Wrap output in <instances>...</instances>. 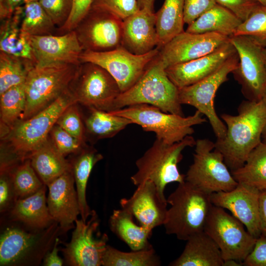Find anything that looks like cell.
Masks as SVG:
<instances>
[{
  "instance_id": "obj_12",
  "label": "cell",
  "mask_w": 266,
  "mask_h": 266,
  "mask_svg": "<svg viewBox=\"0 0 266 266\" xmlns=\"http://www.w3.org/2000/svg\"><path fill=\"white\" fill-rule=\"evenodd\" d=\"M229 40L239 58L237 66L232 73L241 85L243 95L247 100H261L266 89L264 46L248 36L232 35Z\"/></svg>"
},
{
  "instance_id": "obj_9",
  "label": "cell",
  "mask_w": 266,
  "mask_h": 266,
  "mask_svg": "<svg viewBox=\"0 0 266 266\" xmlns=\"http://www.w3.org/2000/svg\"><path fill=\"white\" fill-rule=\"evenodd\" d=\"M69 89L77 102L88 108L110 112L121 93L118 84L104 68L81 63Z\"/></svg>"
},
{
  "instance_id": "obj_48",
  "label": "cell",
  "mask_w": 266,
  "mask_h": 266,
  "mask_svg": "<svg viewBox=\"0 0 266 266\" xmlns=\"http://www.w3.org/2000/svg\"><path fill=\"white\" fill-rule=\"evenodd\" d=\"M14 194L11 178L8 179L1 172L0 179V209L3 211L8 205Z\"/></svg>"
},
{
  "instance_id": "obj_14",
  "label": "cell",
  "mask_w": 266,
  "mask_h": 266,
  "mask_svg": "<svg viewBox=\"0 0 266 266\" xmlns=\"http://www.w3.org/2000/svg\"><path fill=\"white\" fill-rule=\"evenodd\" d=\"M122 26L110 12L90 8L73 30L83 51L102 52L121 46Z\"/></svg>"
},
{
  "instance_id": "obj_35",
  "label": "cell",
  "mask_w": 266,
  "mask_h": 266,
  "mask_svg": "<svg viewBox=\"0 0 266 266\" xmlns=\"http://www.w3.org/2000/svg\"><path fill=\"white\" fill-rule=\"evenodd\" d=\"M89 109V114L85 120L86 131L97 139L112 137L133 124L126 117L95 108Z\"/></svg>"
},
{
  "instance_id": "obj_54",
  "label": "cell",
  "mask_w": 266,
  "mask_h": 266,
  "mask_svg": "<svg viewBox=\"0 0 266 266\" xmlns=\"http://www.w3.org/2000/svg\"><path fill=\"white\" fill-rule=\"evenodd\" d=\"M262 142L266 143V125L265 126L262 135Z\"/></svg>"
},
{
  "instance_id": "obj_3",
  "label": "cell",
  "mask_w": 266,
  "mask_h": 266,
  "mask_svg": "<svg viewBox=\"0 0 266 266\" xmlns=\"http://www.w3.org/2000/svg\"><path fill=\"white\" fill-rule=\"evenodd\" d=\"M158 55L138 80L120 93L115 101L113 110L136 104H147L165 112L184 116L179 101V89L168 78Z\"/></svg>"
},
{
  "instance_id": "obj_43",
  "label": "cell",
  "mask_w": 266,
  "mask_h": 266,
  "mask_svg": "<svg viewBox=\"0 0 266 266\" xmlns=\"http://www.w3.org/2000/svg\"><path fill=\"white\" fill-rule=\"evenodd\" d=\"M39 2L58 30L65 24L72 10V0H39Z\"/></svg>"
},
{
  "instance_id": "obj_2",
  "label": "cell",
  "mask_w": 266,
  "mask_h": 266,
  "mask_svg": "<svg viewBox=\"0 0 266 266\" xmlns=\"http://www.w3.org/2000/svg\"><path fill=\"white\" fill-rule=\"evenodd\" d=\"M166 200L170 204L163 224L166 234L186 241L203 231L213 206L211 195L185 181L178 183Z\"/></svg>"
},
{
  "instance_id": "obj_38",
  "label": "cell",
  "mask_w": 266,
  "mask_h": 266,
  "mask_svg": "<svg viewBox=\"0 0 266 266\" xmlns=\"http://www.w3.org/2000/svg\"><path fill=\"white\" fill-rule=\"evenodd\" d=\"M10 178L14 194L20 199L34 194L44 185L29 159L16 168L10 174Z\"/></svg>"
},
{
  "instance_id": "obj_33",
  "label": "cell",
  "mask_w": 266,
  "mask_h": 266,
  "mask_svg": "<svg viewBox=\"0 0 266 266\" xmlns=\"http://www.w3.org/2000/svg\"><path fill=\"white\" fill-rule=\"evenodd\" d=\"M21 17V28L31 36L57 34V28L39 1H30L17 7Z\"/></svg>"
},
{
  "instance_id": "obj_15",
  "label": "cell",
  "mask_w": 266,
  "mask_h": 266,
  "mask_svg": "<svg viewBox=\"0 0 266 266\" xmlns=\"http://www.w3.org/2000/svg\"><path fill=\"white\" fill-rule=\"evenodd\" d=\"M75 229L70 241L63 250L67 264L73 266H102V259L107 245L106 234L98 235L99 220L93 210L87 222L75 221Z\"/></svg>"
},
{
  "instance_id": "obj_36",
  "label": "cell",
  "mask_w": 266,
  "mask_h": 266,
  "mask_svg": "<svg viewBox=\"0 0 266 266\" xmlns=\"http://www.w3.org/2000/svg\"><path fill=\"white\" fill-rule=\"evenodd\" d=\"M35 63L31 60L0 52V95L8 89L25 82Z\"/></svg>"
},
{
  "instance_id": "obj_57",
  "label": "cell",
  "mask_w": 266,
  "mask_h": 266,
  "mask_svg": "<svg viewBox=\"0 0 266 266\" xmlns=\"http://www.w3.org/2000/svg\"><path fill=\"white\" fill-rule=\"evenodd\" d=\"M255 0L261 4L266 5V0Z\"/></svg>"
},
{
  "instance_id": "obj_7",
  "label": "cell",
  "mask_w": 266,
  "mask_h": 266,
  "mask_svg": "<svg viewBox=\"0 0 266 266\" xmlns=\"http://www.w3.org/2000/svg\"><path fill=\"white\" fill-rule=\"evenodd\" d=\"M79 65L33 66L28 72L25 82L26 106L20 120L32 117L68 90Z\"/></svg>"
},
{
  "instance_id": "obj_5",
  "label": "cell",
  "mask_w": 266,
  "mask_h": 266,
  "mask_svg": "<svg viewBox=\"0 0 266 266\" xmlns=\"http://www.w3.org/2000/svg\"><path fill=\"white\" fill-rule=\"evenodd\" d=\"M77 102L69 88L49 106L24 120H19L2 137L12 153L26 160L48 139L59 117Z\"/></svg>"
},
{
  "instance_id": "obj_16",
  "label": "cell",
  "mask_w": 266,
  "mask_h": 266,
  "mask_svg": "<svg viewBox=\"0 0 266 266\" xmlns=\"http://www.w3.org/2000/svg\"><path fill=\"white\" fill-rule=\"evenodd\" d=\"M229 40V37L218 33L184 31L160 48L158 56L166 68L210 54Z\"/></svg>"
},
{
  "instance_id": "obj_53",
  "label": "cell",
  "mask_w": 266,
  "mask_h": 266,
  "mask_svg": "<svg viewBox=\"0 0 266 266\" xmlns=\"http://www.w3.org/2000/svg\"><path fill=\"white\" fill-rule=\"evenodd\" d=\"M243 266L242 263L235 260L230 259L224 261L223 266Z\"/></svg>"
},
{
  "instance_id": "obj_52",
  "label": "cell",
  "mask_w": 266,
  "mask_h": 266,
  "mask_svg": "<svg viewBox=\"0 0 266 266\" xmlns=\"http://www.w3.org/2000/svg\"><path fill=\"white\" fill-rule=\"evenodd\" d=\"M155 0H138L139 9H146L154 11Z\"/></svg>"
},
{
  "instance_id": "obj_32",
  "label": "cell",
  "mask_w": 266,
  "mask_h": 266,
  "mask_svg": "<svg viewBox=\"0 0 266 266\" xmlns=\"http://www.w3.org/2000/svg\"><path fill=\"white\" fill-rule=\"evenodd\" d=\"M231 173L238 183L266 190V143L261 142L250 153L244 164Z\"/></svg>"
},
{
  "instance_id": "obj_46",
  "label": "cell",
  "mask_w": 266,
  "mask_h": 266,
  "mask_svg": "<svg viewBox=\"0 0 266 266\" xmlns=\"http://www.w3.org/2000/svg\"><path fill=\"white\" fill-rule=\"evenodd\" d=\"M216 3L228 9L242 21H244L259 4L255 0H215Z\"/></svg>"
},
{
  "instance_id": "obj_19",
  "label": "cell",
  "mask_w": 266,
  "mask_h": 266,
  "mask_svg": "<svg viewBox=\"0 0 266 266\" xmlns=\"http://www.w3.org/2000/svg\"><path fill=\"white\" fill-rule=\"evenodd\" d=\"M120 204L122 208L136 218L140 225L151 231L163 225L167 210L166 199L150 181L137 186L133 195L121 199Z\"/></svg>"
},
{
  "instance_id": "obj_47",
  "label": "cell",
  "mask_w": 266,
  "mask_h": 266,
  "mask_svg": "<svg viewBox=\"0 0 266 266\" xmlns=\"http://www.w3.org/2000/svg\"><path fill=\"white\" fill-rule=\"evenodd\" d=\"M245 266H266V236L261 234L255 245L242 262Z\"/></svg>"
},
{
  "instance_id": "obj_34",
  "label": "cell",
  "mask_w": 266,
  "mask_h": 266,
  "mask_svg": "<svg viewBox=\"0 0 266 266\" xmlns=\"http://www.w3.org/2000/svg\"><path fill=\"white\" fill-rule=\"evenodd\" d=\"M26 101L25 83L13 86L0 95L1 138L21 119Z\"/></svg>"
},
{
  "instance_id": "obj_55",
  "label": "cell",
  "mask_w": 266,
  "mask_h": 266,
  "mask_svg": "<svg viewBox=\"0 0 266 266\" xmlns=\"http://www.w3.org/2000/svg\"><path fill=\"white\" fill-rule=\"evenodd\" d=\"M263 55L265 61V63L266 67V46L263 48Z\"/></svg>"
},
{
  "instance_id": "obj_1",
  "label": "cell",
  "mask_w": 266,
  "mask_h": 266,
  "mask_svg": "<svg viewBox=\"0 0 266 266\" xmlns=\"http://www.w3.org/2000/svg\"><path fill=\"white\" fill-rule=\"evenodd\" d=\"M237 111L236 115L221 114L227 132L223 138L215 142V149L223 155L231 172L241 167L250 153L262 142L266 125V105L262 100H244Z\"/></svg>"
},
{
  "instance_id": "obj_26",
  "label": "cell",
  "mask_w": 266,
  "mask_h": 266,
  "mask_svg": "<svg viewBox=\"0 0 266 266\" xmlns=\"http://www.w3.org/2000/svg\"><path fill=\"white\" fill-rule=\"evenodd\" d=\"M133 215L121 208L114 209L109 219L111 231L133 251L148 249L153 247L149 239L151 231L141 225H136Z\"/></svg>"
},
{
  "instance_id": "obj_45",
  "label": "cell",
  "mask_w": 266,
  "mask_h": 266,
  "mask_svg": "<svg viewBox=\"0 0 266 266\" xmlns=\"http://www.w3.org/2000/svg\"><path fill=\"white\" fill-rule=\"evenodd\" d=\"M216 4L215 0H184L185 24L190 25Z\"/></svg>"
},
{
  "instance_id": "obj_49",
  "label": "cell",
  "mask_w": 266,
  "mask_h": 266,
  "mask_svg": "<svg viewBox=\"0 0 266 266\" xmlns=\"http://www.w3.org/2000/svg\"><path fill=\"white\" fill-rule=\"evenodd\" d=\"M31 0H0V20L10 17L14 10Z\"/></svg>"
},
{
  "instance_id": "obj_58",
  "label": "cell",
  "mask_w": 266,
  "mask_h": 266,
  "mask_svg": "<svg viewBox=\"0 0 266 266\" xmlns=\"http://www.w3.org/2000/svg\"><path fill=\"white\" fill-rule=\"evenodd\" d=\"M39 0H31V1H39Z\"/></svg>"
},
{
  "instance_id": "obj_31",
  "label": "cell",
  "mask_w": 266,
  "mask_h": 266,
  "mask_svg": "<svg viewBox=\"0 0 266 266\" xmlns=\"http://www.w3.org/2000/svg\"><path fill=\"white\" fill-rule=\"evenodd\" d=\"M37 240L35 234L17 228H7L0 238V266L17 262L32 249Z\"/></svg>"
},
{
  "instance_id": "obj_22",
  "label": "cell",
  "mask_w": 266,
  "mask_h": 266,
  "mask_svg": "<svg viewBox=\"0 0 266 266\" xmlns=\"http://www.w3.org/2000/svg\"><path fill=\"white\" fill-rule=\"evenodd\" d=\"M121 46L136 55H143L158 46L154 12L140 9L123 20Z\"/></svg>"
},
{
  "instance_id": "obj_27",
  "label": "cell",
  "mask_w": 266,
  "mask_h": 266,
  "mask_svg": "<svg viewBox=\"0 0 266 266\" xmlns=\"http://www.w3.org/2000/svg\"><path fill=\"white\" fill-rule=\"evenodd\" d=\"M242 22L231 11L216 3L188 25L185 31L192 33H215L230 37Z\"/></svg>"
},
{
  "instance_id": "obj_40",
  "label": "cell",
  "mask_w": 266,
  "mask_h": 266,
  "mask_svg": "<svg viewBox=\"0 0 266 266\" xmlns=\"http://www.w3.org/2000/svg\"><path fill=\"white\" fill-rule=\"evenodd\" d=\"M77 103L68 106L59 117L56 124L72 136L85 142V126Z\"/></svg>"
},
{
  "instance_id": "obj_10",
  "label": "cell",
  "mask_w": 266,
  "mask_h": 266,
  "mask_svg": "<svg viewBox=\"0 0 266 266\" xmlns=\"http://www.w3.org/2000/svg\"><path fill=\"white\" fill-rule=\"evenodd\" d=\"M203 231L216 243L224 261L233 259L242 263L257 239L238 220L225 209L213 205Z\"/></svg>"
},
{
  "instance_id": "obj_28",
  "label": "cell",
  "mask_w": 266,
  "mask_h": 266,
  "mask_svg": "<svg viewBox=\"0 0 266 266\" xmlns=\"http://www.w3.org/2000/svg\"><path fill=\"white\" fill-rule=\"evenodd\" d=\"M45 186L34 194L16 201L11 212L14 218L37 228H44L54 220L46 204Z\"/></svg>"
},
{
  "instance_id": "obj_21",
  "label": "cell",
  "mask_w": 266,
  "mask_h": 266,
  "mask_svg": "<svg viewBox=\"0 0 266 266\" xmlns=\"http://www.w3.org/2000/svg\"><path fill=\"white\" fill-rule=\"evenodd\" d=\"M74 178L72 171L65 172L47 186L49 193L47 204L54 221L65 231L73 225L80 214Z\"/></svg>"
},
{
  "instance_id": "obj_50",
  "label": "cell",
  "mask_w": 266,
  "mask_h": 266,
  "mask_svg": "<svg viewBox=\"0 0 266 266\" xmlns=\"http://www.w3.org/2000/svg\"><path fill=\"white\" fill-rule=\"evenodd\" d=\"M259 218L261 234L266 236V190L260 191Z\"/></svg>"
},
{
  "instance_id": "obj_39",
  "label": "cell",
  "mask_w": 266,
  "mask_h": 266,
  "mask_svg": "<svg viewBox=\"0 0 266 266\" xmlns=\"http://www.w3.org/2000/svg\"><path fill=\"white\" fill-rule=\"evenodd\" d=\"M233 35L250 36L266 46V5L258 4L242 21Z\"/></svg>"
},
{
  "instance_id": "obj_42",
  "label": "cell",
  "mask_w": 266,
  "mask_h": 266,
  "mask_svg": "<svg viewBox=\"0 0 266 266\" xmlns=\"http://www.w3.org/2000/svg\"><path fill=\"white\" fill-rule=\"evenodd\" d=\"M91 8L108 11L122 20L140 9L138 0H94Z\"/></svg>"
},
{
  "instance_id": "obj_4",
  "label": "cell",
  "mask_w": 266,
  "mask_h": 266,
  "mask_svg": "<svg viewBox=\"0 0 266 266\" xmlns=\"http://www.w3.org/2000/svg\"><path fill=\"white\" fill-rule=\"evenodd\" d=\"M192 135L182 140L167 144L156 138L152 145L135 162L136 172L131 177L135 186L146 181L153 182L164 197L166 186L170 183L185 181V174L180 173L178 164L183 158L182 151L188 147L195 146Z\"/></svg>"
},
{
  "instance_id": "obj_51",
  "label": "cell",
  "mask_w": 266,
  "mask_h": 266,
  "mask_svg": "<svg viewBox=\"0 0 266 266\" xmlns=\"http://www.w3.org/2000/svg\"><path fill=\"white\" fill-rule=\"evenodd\" d=\"M59 240L56 238L54 246L52 251L48 253L44 260V266H61L63 265L62 259L58 256V244Z\"/></svg>"
},
{
  "instance_id": "obj_30",
  "label": "cell",
  "mask_w": 266,
  "mask_h": 266,
  "mask_svg": "<svg viewBox=\"0 0 266 266\" xmlns=\"http://www.w3.org/2000/svg\"><path fill=\"white\" fill-rule=\"evenodd\" d=\"M155 16L158 47H163L185 31L184 0H165Z\"/></svg>"
},
{
  "instance_id": "obj_25",
  "label": "cell",
  "mask_w": 266,
  "mask_h": 266,
  "mask_svg": "<svg viewBox=\"0 0 266 266\" xmlns=\"http://www.w3.org/2000/svg\"><path fill=\"white\" fill-rule=\"evenodd\" d=\"M20 24L21 17L17 8L10 17L1 21L0 50L35 63L31 35L22 30Z\"/></svg>"
},
{
  "instance_id": "obj_29",
  "label": "cell",
  "mask_w": 266,
  "mask_h": 266,
  "mask_svg": "<svg viewBox=\"0 0 266 266\" xmlns=\"http://www.w3.org/2000/svg\"><path fill=\"white\" fill-rule=\"evenodd\" d=\"M103 159L102 155L93 147H84L71 163L74 178L81 219L86 222L93 210L86 200V187L90 173L95 165Z\"/></svg>"
},
{
  "instance_id": "obj_37",
  "label": "cell",
  "mask_w": 266,
  "mask_h": 266,
  "mask_svg": "<svg viewBox=\"0 0 266 266\" xmlns=\"http://www.w3.org/2000/svg\"><path fill=\"white\" fill-rule=\"evenodd\" d=\"M159 256L152 247L148 249L127 252L107 245L103 255V266H159Z\"/></svg>"
},
{
  "instance_id": "obj_23",
  "label": "cell",
  "mask_w": 266,
  "mask_h": 266,
  "mask_svg": "<svg viewBox=\"0 0 266 266\" xmlns=\"http://www.w3.org/2000/svg\"><path fill=\"white\" fill-rule=\"evenodd\" d=\"M224 260L214 241L204 231L190 236L171 266H223Z\"/></svg>"
},
{
  "instance_id": "obj_44",
  "label": "cell",
  "mask_w": 266,
  "mask_h": 266,
  "mask_svg": "<svg viewBox=\"0 0 266 266\" xmlns=\"http://www.w3.org/2000/svg\"><path fill=\"white\" fill-rule=\"evenodd\" d=\"M94 0H72V8L65 23L57 30V34H62L73 30L90 10Z\"/></svg>"
},
{
  "instance_id": "obj_6",
  "label": "cell",
  "mask_w": 266,
  "mask_h": 266,
  "mask_svg": "<svg viewBox=\"0 0 266 266\" xmlns=\"http://www.w3.org/2000/svg\"><path fill=\"white\" fill-rule=\"evenodd\" d=\"M108 112L130 119L133 124L140 126L145 131L154 132L156 138L169 144L191 135L194 133L193 126L207 121L198 110L192 115L184 117L165 112L147 104L131 105Z\"/></svg>"
},
{
  "instance_id": "obj_11",
  "label": "cell",
  "mask_w": 266,
  "mask_h": 266,
  "mask_svg": "<svg viewBox=\"0 0 266 266\" xmlns=\"http://www.w3.org/2000/svg\"><path fill=\"white\" fill-rule=\"evenodd\" d=\"M238 62V56L236 52L210 75L195 84L179 89L180 103L194 106L205 115L217 139L225 136L227 128L216 113L214 98L218 89L228 80V75L236 68Z\"/></svg>"
},
{
  "instance_id": "obj_18",
  "label": "cell",
  "mask_w": 266,
  "mask_h": 266,
  "mask_svg": "<svg viewBox=\"0 0 266 266\" xmlns=\"http://www.w3.org/2000/svg\"><path fill=\"white\" fill-rule=\"evenodd\" d=\"M36 66L79 65L83 51L74 30L62 34L31 36Z\"/></svg>"
},
{
  "instance_id": "obj_17",
  "label": "cell",
  "mask_w": 266,
  "mask_h": 266,
  "mask_svg": "<svg viewBox=\"0 0 266 266\" xmlns=\"http://www.w3.org/2000/svg\"><path fill=\"white\" fill-rule=\"evenodd\" d=\"M260 191L243 183L233 190L211 194L213 205L228 210L256 238L261 234L259 205Z\"/></svg>"
},
{
  "instance_id": "obj_13",
  "label": "cell",
  "mask_w": 266,
  "mask_h": 266,
  "mask_svg": "<svg viewBox=\"0 0 266 266\" xmlns=\"http://www.w3.org/2000/svg\"><path fill=\"white\" fill-rule=\"evenodd\" d=\"M160 49L157 47L143 55L133 54L122 46L106 52L83 51L80 60L81 63L96 64L106 69L117 81L122 93L138 80L150 62L159 54Z\"/></svg>"
},
{
  "instance_id": "obj_24",
  "label": "cell",
  "mask_w": 266,
  "mask_h": 266,
  "mask_svg": "<svg viewBox=\"0 0 266 266\" xmlns=\"http://www.w3.org/2000/svg\"><path fill=\"white\" fill-rule=\"evenodd\" d=\"M27 159L46 186L65 172L72 171L71 163L58 151L49 138Z\"/></svg>"
},
{
  "instance_id": "obj_20",
  "label": "cell",
  "mask_w": 266,
  "mask_h": 266,
  "mask_svg": "<svg viewBox=\"0 0 266 266\" xmlns=\"http://www.w3.org/2000/svg\"><path fill=\"white\" fill-rule=\"evenodd\" d=\"M236 52L230 40L215 51L200 58L166 68L170 80L179 89L195 84L216 71Z\"/></svg>"
},
{
  "instance_id": "obj_8",
  "label": "cell",
  "mask_w": 266,
  "mask_h": 266,
  "mask_svg": "<svg viewBox=\"0 0 266 266\" xmlns=\"http://www.w3.org/2000/svg\"><path fill=\"white\" fill-rule=\"evenodd\" d=\"M195 146L193 162L185 174V181L210 195L234 189L238 182L223 155L215 149V142L207 138L198 139Z\"/></svg>"
},
{
  "instance_id": "obj_56",
  "label": "cell",
  "mask_w": 266,
  "mask_h": 266,
  "mask_svg": "<svg viewBox=\"0 0 266 266\" xmlns=\"http://www.w3.org/2000/svg\"><path fill=\"white\" fill-rule=\"evenodd\" d=\"M262 100L266 105V89L264 93L263 96L262 97Z\"/></svg>"
},
{
  "instance_id": "obj_41",
  "label": "cell",
  "mask_w": 266,
  "mask_h": 266,
  "mask_svg": "<svg viewBox=\"0 0 266 266\" xmlns=\"http://www.w3.org/2000/svg\"><path fill=\"white\" fill-rule=\"evenodd\" d=\"M49 135L51 141L64 156L79 153L85 147V142L72 136L56 124L51 130Z\"/></svg>"
}]
</instances>
